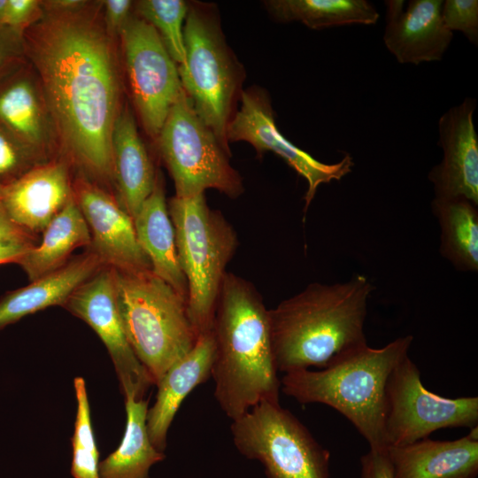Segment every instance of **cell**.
I'll return each instance as SVG.
<instances>
[{"mask_svg": "<svg viewBox=\"0 0 478 478\" xmlns=\"http://www.w3.org/2000/svg\"><path fill=\"white\" fill-rule=\"evenodd\" d=\"M212 330L214 397L223 412L234 420L261 402H279L268 310L251 282L226 273Z\"/></svg>", "mask_w": 478, "mask_h": 478, "instance_id": "3", "label": "cell"}, {"mask_svg": "<svg viewBox=\"0 0 478 478\" xmlns=\"http://www.w3.org/2000/svg\"><path fill=\"white\" fill-rule=\"evenodd\" d=\"M71 198L62 163L33 169L3 185L0 201L12 220L27 232H43Z\"/></svg>", "mask_w": 478, "mask_h": 478, "instance_id": "16", "label": "cell"}, {"mask_svg": "<svg viewBox=\"0 0 478 478\" xmlns=\"http://www.w3.org/2000/svg\"><path fill=\"white\" fill-rule=\"evenodd\" d=\"M112 153L121 206L134 220L153 190L157 175L128 106L123 107L115 120Z\"/></svg>", "mask_w": 478, "mask_h": 478, "instance_id": "22", "label": "cell"}, {"mask_svg": "<svg viewBox=\"0 0 478 478\" xmlns=\"http://www.w3.org/2000/svg\"><path fill=\"white\" fill-rule=\"evenodd\" d=\"M441 18L444 27L450 30L459 31L467 40L478 43V1L446 0L443 1Z\"/></svg>", "mask_w": 478, "mask_h": 478, "instance_id": "30", "label": "cell"}, {"mask_svg": "<svg viewBox=\"0 0 478 478\" xmlns=\"http://www.w3.org/2000/svg\"><path fill=\"white\" fill-rule=\"evenodd\" d=\"M103 266L91 251L27 286L7 293L0 300V329L47 307L64 305L70 295Z\"/></svg>", "mask_w": 478, "mask_h": 478, "instance_id": "21", "label": "cell"}, {"mask_svg": "<svg viewBox=\"0 0 478 478\" xmlns=\"http://www.w3.org/2000/svg\"><path fill=\"white\" fill-rule=\"evenodd\" d=\"M33 244L19 242H0V265L14 262L31 247Z\"/></svg>", "mask_w": 478, "mask_h": 478, "instance_id": "36", "label": "cell"}, {"mask_svg": "<svg viewBox=\"0 0 478 478\" xmlns=\"http://www.w3.org/2000/svg\"><path fill=\"white\" fill-rule=\"evenodd\" d=\"M374 289L358 274L343 282L311 283L268 310L277 371L323 369L367 344L364 326Z\"/></svg>", "mask_w": 478, "mask_h": 478, "instance_id": "2", "label": "cell"}, {"mask_svg": "<svg viewBox=\"0 0 478 478\" xmlns=\"http://www.w3.org/2000/svg\"><path fill=\"white\" fill-rule=\"evenodd\" d=\"M186 64L178 66L181 87L202 120L230 152L227 127L239 85V69L209 13L189 7L184 25Z\"/></svg>", "mask_w": 478, "mask_h": 478, "instance_id": "9", "label": "cell"}, {"mask_svg": "<svg viewBox=\"0 0 478 478\" xmlns=\"http://www.w3.org/2000/svg\"><path fill=\"white\" fill-rule=\"evenodd\" d=\"M477 423V397L448 398L428 391L408 355L389 374L384 421L386 449L427 438L440 428H473Z\"/></svg>", "mask_w": 478, "mask_h": 478, "instance_id": "10", "label": "cell"}, {"mask_svg": "<svg viewBox=\"0 0 478 478\" xmlns=\"http://www.w3.org/2000/svg\"><path fill=\"white\" fill-rule=\"evenodd\" d=\"M442 0H412L405 11L386 20L383 42L400 64L439 61L453 33L441 18Z\"/></svg>", "mask_w": 478, "mask_h": 478, "instance_id": "19", "label": "cell"}, {"mask_svg": "<svg viewBox=\"0 0 478 478\" xmlns=\"http://www.w3.org/2000/svg\"><path fill=\"white\" fill-rule=\"evenodd\" d=\"M404 1L389 0L385 1L386 4V20L392 19L399 16L404 12Z\"/></svg>", "mask_w": 478, "mask_h": 478, "instance_id": "38", "label": "cell"}, {"mask_svg": "<svg viewBox=\"0 0 478 478\" xmlns=\"http://www.w3.org/2000/svg\"><path fill=\"white\" fill-rule=\"evenodd\" d=\"M0 124L20 142L37 144L41 141L42 112L27 80H15L0 90Z\"/></svg>", "mask_w": 478, "mask_h": 478, "instance_id": "27", "label": "cell"}, {"mask_svg": "<svg viewBox=\"0 0 478 478\" xmlns=\"http://www.w3.org/2000/svg\"><path fill=\"white\" fill-rule=\"evenodd\" d=\"M468 435L451 441L428 437L387 448L393 478H476L477 426Z\"/></svg>", "mask_w": 478, "mask_h": 478, "instance_id": "18", "label": "cell"}, {"mask_svg": "<svg viewBox=\"0 0 478 478\" xmlns=\"http://www.w3.org/2000/svg\"><path fill=\"white\" fill-rule=\"evenodd\" d=\"M26 42L66 150L94 175L112 177L119 79L107 35L76 11L54 12L27 31Z\"/></svg>", "mask_w": 478, "mask_h": 478, "instance_id": "1", "label": "cell"}, {"mask_svg": "<svg viewBox=\"0 0 478 478\" xmlns=\"http://www.w3.org/2000/svg\"><path fill=\"white\" fill-rule=\"evenodd\" d=\"M20 154L10 134L0 127V175L12 173L19 166Z\"/></svg>", "mask_w": 478, "mask_h": 478, "instance_id": "34", "label": "cell"}, {"mask_svg": "<svg viewBox=\"0 0 478 478\" xmlns=\"http://www.w3.org/2000/svg\"><path fill=\"white\" fill-rule=\"evenodd\" d=\"M30 233L15 224L7 214L0 201V242L31 243Z\"/></svg>", "mask_w": 478, "mask_h": 478, "instance_id": "35", "label": "cell"}, {"mask_svg": "<svg viewBox=\"0 0 478 478\" xmlns=\"http://www.w3.org/2000/svg\"><path fill=\"white\" fill-rule=\"evenodd\" d=\"M431 209L441 230V255L459 271L477 272V205L460 197H434Z\"/></svg>", "mask_w": 478, "mask_h": 478, "instance_id": "25", "label": "cell"}, {"mask_svg": "<svg viewBox=\"0 0 478 478\" xmlns=\"http://www.w3.org/2000/svg\"><path fill=\"white\" fill-rule=\"evenodd\" d=\"M2 189H3V184L0 183V195H1V192H2Z\"/></svg>", "mask_w": 478, "mask_h": 478, "instance_id": "40", "label": "cell"}, {"mask_svg": "<svg viewBox=\"0 0 478 478\" xmlns=\"http://www.w3.org/2000/svg\"><path fill=\"white\" fill-rule=\"evenodd\" d=\"M86 245H91L90 232L71 197L44 229L41 243L31 246L16 263L33 281L65 266L73 251Z\"/></svg>", "mask_w": 478, "mask_h": 478, "instance_id": "23", "label": "cell"}, {"mask_svg": "<svg viewBox=\"0 0 478 478\" xmlns=\"http://www.w3.org/2000/svg\"><path fill=\"white\" fill-rule=\"evenodd\" d=\"M135 105L149 135L158 137L183 90L178 67L155 28L131 18L121 32Z\"/></svg>", "mask_w": 478, "mask_h": 478, "instance_id": "11", "label": "cell"}, {"mask_svg": "<svg viewBox=\"0 0 478 478\" xmlns=\"http://www.w3.org/2000/svg\"><path fill=\"white\" fill-rule=\"evenodd\" d=\"M132 2L129 0H107L105 6V23L108 33L121 34L129 20Z\"/></svg>", "mask_w": 478, "mask_h": 478, "instance_id": "33", "label": "cell"}, {"mask_svg": "<svg viewBox=\"0 0 478 478\" xmlns=\"http://www.w3.org/2000/svg\"><path fill=\"white\" fill-rule=\"evenodd\" d=\"M167 206L188 285V315L199 335L212 328L226 267L238 247V238L223 214L208 206L204 193L174 196Z\"/></svg>", "mask_w": 478, "mask_h": 478, "instance_id": "6", "label": "cell"}, {"mask_svg": "<svg viewBox=\"0 0 478 478\" xmlns=\"http://www.w3.org/2000/svg\"><path fill=\"white\" fill-rule=\"evenodd\" d=\"M38 4L35 0H8L4 26L17 30L31 19Z\"/></svg>", "mask_w": 478, "mask_h": 478, "instance_id": "32", "label": "cell"}, {"mask_svg": "<svg viewBox=\"0 0 478 478\" xmlns=\"http://www.w3.org/2000/svg\"><path fill=\"white\" fill-rule=\"evenodd\" d=\"M114 276L127 341L156 385L197 343L187 299L151 271L114 269Z\"/></svg>", "mask_w": 478, "mask_h": 478, "instance_id": "5", "label": "cell"}, {"mask_svg": "<svg viewBox=\"0 0 478 478\" xmlns=\"http://www.w3.org/2000/svg\"><path fill=\"white\" fill-rule=\"evenodd\" d=\"M360 478H393V468L387 450L369 449L360 459Z\"/></svg>", "mask_w": 478, "mask_h": 478, "instance_id": "31", "label": "cell"}, {"mask_svg": "<svg viewBox=\"0 0 478 478\" xmlns=\"http://www.w3.org/2000/svg\"><path fill=\"white\" fill-rule=\"evenodd\" d=\"M64 306L91 327L105 345L124 397L143 399L154 382L127 341L118 305L114 269L102 267L70 295Z\"/></svg>", "mask_w": 478, "mask_h": 478, "instance_id": "12", "label": "cell"}, {"mask_svg": "<svg viewBox=\"0 0 478 478\" xmlns=\"http://www.w3.org/2000/svg\"><path fill=\"white\" fill-rule=\"evenodd\" d=\"M215 357L212 330L198 335L194 347L173 363L158 382L156 401L148 409L146 426L157 450L164 452L169 428L186 397L212 377Z\"/></svg>", "mask_w": 478, "mask_h": 478, "instance_id": "17", "label": "cell"}, {"mask_svg": "<svg viewBox=\"0 0 478 478\" xmlns=\"http://www.w3.org/2000/svg\"><path fill=\"white\" fill-rule=\"evenodd\" d=\"M230 430L237 451L259 461L267 478H329V451L279 402L258 404Z\"/></svg>", "mask_w": 478, "mask_h": 478, "instance_id": "8", "label": "cell"}, {"mask_svg": "<svg viewBox=\"0 0 478 478\" xmlns=\"http://www.w3.org/2000/svg\"><path fill=\"white\" fill-rule=\"evenodd\" d=\"M127 424L119 447L99 462V478H150V468L165 459L152 444L146 426L148 400L126 397Z\"/></svg>", "mask_w": 478, "mask_h": 478, "instance_id": "24", "label": "cell"}, {"mask_svg": "<svg viewBox=\"0 0 478 478\" xmlns=\"http://www.w3.org/2000/svg\"><path fill=\"white\" fill-rule=\"evenodd\" d=\"M77 401L74 431L72 436L73 478H99V451L93 433L90 407L82 377L73 381Z\"/></svg>", "mask_w": 478, "mask_h": 478, "instance_id": "29", "label": "cell"}, {"mask_svg": "<svg viewBox=\"0 0 478 478\" xmlns=\"http://www.w3.org/2000/svg\"><path fill=\"white\" fill-rule=\"evenodd\" d=\"M226 134L227 142H247L259 156L266 151L277 154L304 177L307 181L305 212L321 184L342 180L354 166L353 158L348 153L340 161L327 164L290 143L277 128L269 98L259 89L241 93L240 109L230 119Z\"/></svg>", "mask_w": 478, "mask_h": 478, "instance_id": "13", "label": "cell"}, {"mask_svg": "<svg viewBox=\"0 0 478 478\" xmlns=\"http://www.w3.org/2000/svg\"><path fill=\"white\" fill-rule=\"evenodd\" d=\"M158 138L175 197H191L210 189L231 198L243 193V180L229 162L230 152L197 115L184 90L170 109Z\"/></svg>", "mask_w": 478, "mask_h": 478, "instance_id": "7", "label": "cell"}, {"mask_svg": "<svg viewBox=\"0 0 478 478\" xmlns=\"http://www.w3.org/2000/svg\"><path fill=\"white\" fill-rule=\"evenodd\" d=\"M75 201L88 224L93 252L104 266L123 272L151 271L134 220L121 204L89 184L80 186Z\"/></svg>", "mask_w": 478, "mask_h": 478, "instance_id": "15", "label": "cell"}, {"mask_svg": "<svg viewBox=\"0 0 478 478\" xmlns=\"http://www.w3.org/2000/svg\"><path fill=\"white\" fill-rule=\"evenodd\" d=\"M133 220L137 241L149 258L151 272L187 299V281L178 260L161 175L156 176L153 190Z\"/></svg>", "mask_w": 478, "mask_h": 478, "instance_id": "20", "label": "cell"}, {"mask_svg": "<svg viewBox=\"0 0 478 478\" xmlns=\"http://www.w3.org/2000/svg\"><path fill=\"white\" fill-rule=\"evenodd\" d=\"M15 29L5 26L0 27V71L14 53L15 38L12 32Z\"/></svg>", "mask_w": 478, "mask_h": 478, "instance_id": "37", "label": "cell"}, {"mask_svg": "<svg viewBox=\"0 0 478 478\" xmlns=\"http://www.w3.org/2000/svg\"><path fill=\"white\" fill-rule=\"evenodd\" d=\"M7 1L8 0H0V27L4 26Z\"/></svg>", "mask_w": 478, "mask_h": 478, "instance_id": "39", "label": "cell"}, {"mask_svg": "<svg viewBox=\"0 0 478 478\" xmlns=\"http://www.w3.org/2000/svg\"><path fill=\"white\" fill-rule=\"evenodd\" d=\"M412 340L408 335L382 348L366 344L319 371L286 373L280 380L281 391L302 405L334 408L356 428L371 450L384 451L388 379L408 355Z\"/></svg>", "mask_w": 478, "mask_h": 478, "instance_id": "4", "label": "cell"}, {"mask_svg": "<svg viewBox=\"0 0 478 478\" xmlns=\"http://www.w3.org/2000/svg\"><path fill=\"white\" fill-rule=\"evenodd\" d=\"M476 101L466 97L438 120L442 161L431 168L428 180L435 197L465 198L478 205V136L474 123Z\"/></svg>", "mask_w": 478, "mask_h": 478, "instance_id": "14", "label": "cell"}, {"mask_svg": "<svg viewBox=\"0 0 478 478\" xmlns=\"http://www.w3.org/2000/svg\"><path fill=\"white\" fill-rule=\"evenodd\" d=\"M266 5L276 20L299 21L312 29L374 25L380 17L366 0H271Z\"/></svg>", "mask_w": 478, "mask_h": 478, "instance_id": "26", "label": "cell"}, {"mask_svg": "<svg viewBox=\"0 0 478 478\" xmlns=\"http://www.w3.org/2000/svg\"><path fill=\"white\" fill-rule=\"evenodd\" d=\"M189 9V5L181 0H143L137 3L141 19L155 28L178 66L186 64L184 25Z\"/></svg>", "mask_w": 478, "mask_h": 478, "instance_id": "28", "label": "cell"}]
</instances>
